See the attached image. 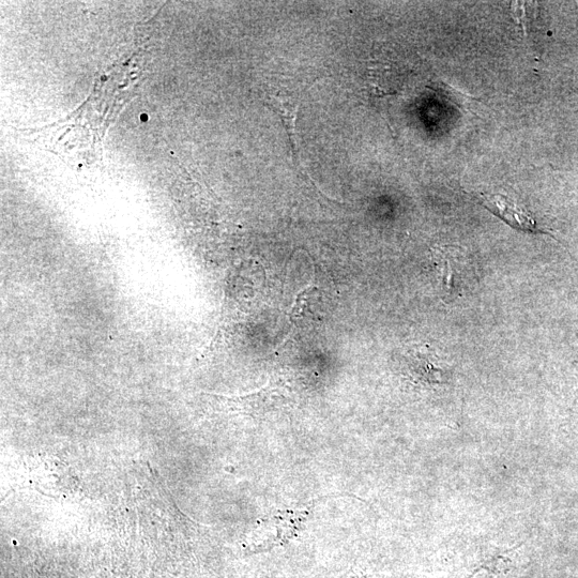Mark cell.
Instances as JSON below:
<instances>
[{
  "label": "cell",
  "mask_w": 578,
  "mask_h": 578,
  "mask_svg": "<svg viewBox=\"0 0 578 578\" xmlns=\"http://www.w3.org/2000/svg\"><path fill=\"white\" fill-rule=\"evenodd\" d=\"M106 79H108V78H106V76H102L101 80L104 82V81H106Z\"/></svg>",
  "instance_id": "3957f363"
},
{
  "label": "cell",
  "mask_w": 578,
  "mask_h": 578,
  "mask_svg": "<svg viewBox=\"0 0 578 578\" xmlns=\"http://www.w3.org/2000/svg\"><path fill=\"white\" fill-rule=\"evenodd\" d=\"M148 119H149V117H148L147 114H142V115H141V120L143 121V123H147Z\"/></svg>",
  "instance_id": "7a4b0ae2"
},
{
  "label": "cell",
  "mask_w": 578,
  "mask_h": 578,
  "mask_svg": "<svg viewBox=\"0 0 578 578\" xmlns=\"http://www.w3.org/2000/svg\"><path fill=\"white\" fill-rule=\"evenodd\" d=\"M480 204L516 231L528 234L546 233L541 230L537 221L531 217L529 212L517 205L506 195L481 194Z\"/></svg>",
  "instance_id": "6da1fadb"
}]
</instances>
